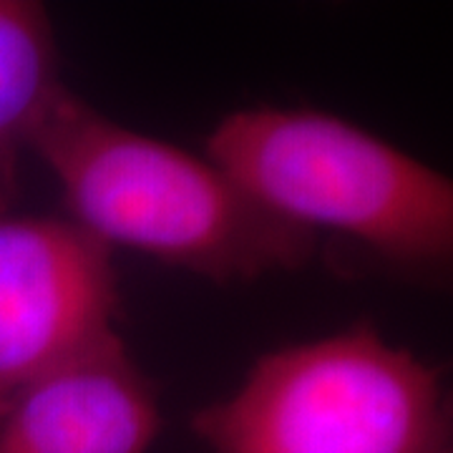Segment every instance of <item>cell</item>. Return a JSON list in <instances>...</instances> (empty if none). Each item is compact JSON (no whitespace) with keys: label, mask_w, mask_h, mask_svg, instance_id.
I'll return each instance as SVG.
<instances>
[{"label":"cell","mask_w":453,"mask_h":453,"mask_svg":"<svg viewBox=\"0 0 453 453\" xmlns=\"http://www.w3.org/2000/svg\"><path fill=\"white\" fill-rule=\"evenodd\" d=\"M157 388L111 333L35 378L0 416V453H146Z\"/></svg>","instance_id":"5b68a950"},{"label":"cell","mask_w":453,"mask_h":453,"mask_svg":"<svg viewBox=\"0 0 453 453\" xmlns=\"http://www.w3.org/2000/svg\"><path fill=\"white\" fill-rule=\"evenodd\" d=\"M111 250L71 219L0 211V416L35 378L116 333Z\"/></svg>","instance_id":"277c9868"},{"label":"cell","mask_w":453,"mask_h":453,"mask_svg":"<svg viewBox=\"0 0 453 453\" xmlns=\"http://www.w3.org/2000/svg\"><path fill=\"white\" fill-rule=\"evenodd\" d=\"M207 159L290 225L342 234L403 273L451 267V179L345 119L242 109L214 127Z\"/></svg>","instance_id":"7a4b0ae2"},{"label":"cell","mask_w":453,"mask_h":453,"mask_svg":"<svg viewBox=\"0 0 453 453\" xmlns=\"http://www.w3.org/2000/svg\"><path fill=\"white\" fill-rule=\"evenodd\" d=\"M64 88L46 8L0 0V211L18 196L20 157Z\"/></svg>","instance_id":"8992f818"},{"label":"cell","mask_w":453,"mask_h":453,"mask_svg":"<svg viewBox=\"0 0 453 453\" xmlns=\"http://www.w3.org/2000/svg\"><path fill=\"white\" fill-rule=\"evenodd\" d=\"M31 151L58 181L71 222L109 250L222 285L300 270L318 250V234L259 207L217 164L116 124L68 88Z\"/></svg>","instance_id":"6da1fadb"},{"label":"cell","mask_w":453,"mask_h":453,"mask_svg":"<svg viewBox=\"0 0 453 453\" xmlns=\"http://www.w3.org/2000/svg\"><path fill=\"white\" fill-rule=\"evenodd\" d=\"M192 431L211 453H453L441 368L365 323L262 356Z\"/></svg>","instance_id":"3957f363"}]
</instances>
